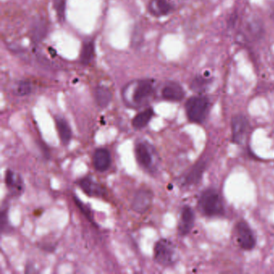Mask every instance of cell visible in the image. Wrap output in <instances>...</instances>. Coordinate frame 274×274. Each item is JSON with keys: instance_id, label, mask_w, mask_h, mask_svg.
<instances>
[{"instance_id": "6da1fadb", "label": "cell", "mask_w": 274, "mask_h": 274, "mask_svg": "<svg viewBox=\"0 0 274 274\" xmlns=\"http://www.w3.org/2000/svg\"><path fill=\"white\" fill-rule=\"evenodd\" d=\"M199 207L207 216H220L225 212L223 200L215 189L204 190L199 200Z\"/></svg>"}, {"instance_id": "7a4b0ae2", "label": "cell", "mask_w": 274, "mask_h": 274, "mask_svg": "<svg viewBox=\"0 0 274 274\" xmlns=\"http://www.w3.org/2000/svg\"><path fill=\"white\" fill-rule=\"evenodd\" d=\"M210 103L203 96L190 97L186 103V112L189 121L195 123H202L209 112Z\"/></svg>"}, {"instance_id": "3957f363", "label": "cell", "mask_w": 274, "mask_h": 274, "mask_svg": "<svg viewBox=\"0 0 274 274\" xmlns=\"http://www.w3.org/2000/svg\"><path fill=\"white\" fill-rule=\"evenodd\" d=\"M154 258L162 266H169L176 260V250L173 243L167 239L157 242L154 248Z\"/></svg>"}, {"instance_id": "277c9868", "label": "cell", "mask_w": 274, "mask_h": 274, "mask_svg": "<svg viewBox=\"0 0 274 274\" xmlns=\"http://www.w3.org/2000/svg\"><path fill=\"white\" fill-rule=\"evenodd\" d=\"M236 238L239 245L244 250H251L256 245V239L250 225L241 221L236 226Z\"/></svg>"}, {"instance_id": "5b68a950", "label": "cell", "mask_w": 274, "mask_h": 274, "mask_svg": "<svg viewBox=\"0 0 274 274\" xmlns=\"http://www.w3.org/2000/svg\"><path fill=\"white\" fill-rule=\"evenodd\" d=\"M249 120L244 115H236L232 118V131L233 142L237 144L243 143L249 131Z\"/></svg>"}, {"instance_id": "8992f818", "label": "cell", "mask_w": 274, "mask_h": 274, "mask_svg": "<svg viewBox=\"0 0 274 274\" xmlns=\"http://www.w3.org/2000/svg\"><path fill=\"white\" fill-rule=\"evenodd\" d=\"M135 156L139 163L146 169L154 166V153L148 144L146 143H139L136 145Z\"/></svg>"}, {"instance_id": "52a82bcc", "label": "cell", "mask_w": 274, "mask_h": 274, "mask_svg": "<svg viewBox=\"0 0 274 274\" xmlns=\"http://www.w3.org/2000/svg\"><path fill=\"white\" fill-rule=\"evenodd\" d=\"M153 195L151 190H139L133 198L132 207L138 213H144L151 207Z\"/></svg>"}, {"instance_id": "ba28073f", "label": "cell", "mask_w": 274, "mask_h": 274, "mask_svg": "<svg viewBox=\"0 0 274 274\" xmlns=\"http://www.w3.org/2000/svg\"><path fill=\"white\" fill-rule=\"evenodd\" d=\"M154 93V86L149 80H143L133 90L132 100L135 104H142L147 101Z\"/></svg>"}, {"instance_id": "9c48e42d", "label": "cell", "mask_w": 274, "mask_h": 274, "mask_svg": "<svg viewBox=\"0 0 274 274\" xmlns=\"http://www.w3.org/2000/svg\"><path fill=\"white\" fill-rule=\"evenodd\" d=\"M195 223L194 211L188 206H185L181 212L180 221H179V234L186 236L193 229Z\"/></svg>"}, {"instance_id": "30bf717a", "label": "cell", "mask_w": 274, "mask_h": 274, "mask_svg": "<svg viewBox=\"0 0 274 274\" xmlns=\"http://www.w3.org/2000/svg\"><path fill=\"white\" fill-rule=\"evenodd\" d=\"M94 168L100 172H105L111 165V153L105 148L96 150L93 158Z\"/></svg>"}, {"instance_id": "8fae6325", "label": "cell", "mask_w": 274, "mask_h": 274, "mask_svg": "<svg viewBox=\"0 0 274 274\" xmlns=\"http://www.w3.org/2000/svg\"><path fill=\"white\" fill-rule=\"evenodd\" d=\"M184 90L182 86L175 82H169L162 90V97L168 101H181L184 97Z\"/></svg>"}, {"instance_id": "7c38bea8", "label": "cell", "mask_w": 274, "mask_h": 274, "mask_svg": "<svg viewBox=\"0 0 274 274\" xmlns=\"http://www.w3.org/2000/svg\"><path fill=\"white\" fill-rule=\"evenodd\" d=\"M5 183L10 193L13 196H19L23 193V183L18 174L8 170L5 175Z\"/></svg>"}, {"instance_id": "4fadbf2b", "label": "cell", "mask_w": 274, "mask_h": 274, "mask_svg": "<svg viewBox=\"0 0 274 274\" xmlns=\"http://www.w3.org/2000/svg\"><path fill=\"white\" fill-rule=\"evenodd\" d=\"M79 186L88 196H102L104 194V190L101 185L96 183L95 181L90 178L80 179L79 181Z\"/></svg>"}, {"instance_id": "5bb4252c", "label": "cell", "mask_w": 274, "mask_h": 274, "mask_svg": "<svg viewBox=\"0 0 274 274\" xmlns=\"http://www.w3.org/2000/svg\"><path fill=\"white\" fill-rule=\"evenodd\" d=\"M206 163L204 161H200L190 170V172L187 174L184 178V184L194 185L197 184L202 178L204 170H205Z\"/></svg>"}, {"instance_id": "9a60e30c", "label": "cell", "mask_w": 274, "mask_h": 274, "mask_svg": "<svg viewBox=\"0 0 274 274\" xmlns=\"http://www.w3.org/2000/svg\"><path fill=\"white\" fill-rule=\"evenodd\" d=\"M48 33V26L43 19H38L33 23L31 28V38L33 42L40 43L44 40Z\"/></svg>"}, {"instance_id": "2e32d148", "label": "cell", "mask_w": 274, "mask_h": 274, "mask_svg": "<svg viewBox=\"0 0 274 274\" xmlns=\"http://www.w3.org/2000/svg\"><path fill=\"white\" fill-rule=\"evenodd\" d=\"M94 97L97 105L101 108H105L111 103L113 95L111 90L106 86H99L95 89Z\"/></svg>"}, {"instance_id": "e0dca14e", "label": "cell", "mask_w": 274, "mask_h": 274, "mask_svg": "<svg viewBox=\"0 0 274 274\" xmlns=\"http://www.w3.org/2000/svg\"><path fill=\"white\" fill-rule=\"evenodd\" d=\"M56 125L59 133L60 139L64 144H68L72 139V130L69 124L67 122L65 118L58 117L56 119Z\"/></svg>"}, {"instance_id": "ac0fdd59", "label": "cell", "mask_w": 274, "mask_h": 274, "mask_svg": "<svg viewBox=\"0 0 274 274\" xmlns=\"http://www.w3.org/2000/svg\"><path fill=\"white\" fill-rule=\"evenodd\" d=\"M149 9L155 15H167L171 12L172 5L168 0H152L149 5Z\"/></svg>"}, {"instance_id": "d6986e66", "label": "cell", "mask_w": 274, "mask_h": 274, "mask_svg": "<svg viewBox=\"0 0 274 274\" xmlns=\"http://www.w3.org/2000/svg\"><path fill=\"white\" fill-rule=\"evenodd\" d=\"M154 116V111L152 108H147L143 112L138 114L132 120V125L135 129H142L147 126Z\"/></svg>"}, {"instance_id": "ffe728a7", "label": "cell", "mask_w": 274, "mask_h": 274, "mask_svg": "<svg viewBox=\"0 0 274 274\" xmlns=\"http://www.w3.org/2000/svg\"><path fill=\"white\" fill-rule=\"evenodd\" d=\"M94 44L93 41L85 43L80 51V60L82 65H88L91 63L94 58Z\"/></svg>"}, {"instance_id": "44dd1931", "label": "cell", "mask_w": 274, "mask_h": 274, "mask_svg": "<svg viewBox=\"0 0 274 274\" xmlns=\"http://www.w3.org/2000/svg\"><path fill=\"white\" fill-rule=\"evenodd\" d=\"M32 90H33V87H32L30 82L23 80V81L19 82L16 86L15 94H17L18 96L23 97V96H27L31 94Z\"/></svg>"}, {"instance_id": "7402d4cb", "label": "cell", "mask_w": 274, "mask_h": 274, "mask_svg": "<svg viewBox=\"0 0 274 274\" xmlns=\"http://www.w3.org/2000/svg\"><path fill=\"white\" fill-rule=\"evenodd\" d=\"M207 86H208V80L203 76H197L191 82L190 87L194 91L200 93V92L204 91Z\"/></svg>"}, {"instance_id": "603a6c76", "label": "cell", "mask_w": 274, "mask_h": 274, "mask_svg": "<svg viewBox=\"0 0 274 274\" xmlns=\"http://www.w3.org/2000/svg\"><path fill=\"white\" fill-rule=\"evenodd\" d=\"M66 0H54V8L60 18H63L65 13Z\"/></svg>"}, {"instance_id": "cb8c5ba5", "label": "cell", "mask_w": 274, "mask_h": 274, "mask_svg": "<svg viewBox=\"0 0 274 274\" xmlns=\"http://www.w3.org/2000/svg\"><path fill=\"white\" fill-rule=\"evenodd\" d=\"M75 202H76V206L80 208V211L85 214V215L87 217L88 219L93 222V217H92L91 211H90V210L84 204H82L80 200H77L76 198H75Z\"/></svg>"}, {"instance_id": "d4e9b609", "label": "cell", "mask_w": 274, "mask_h": 274, "mask_svg": "<svg viewBox=\"0 0 274 274\" xmlns=\"http://www.w3.org/2000/svg\"><path fill=\"white\" fill-rule=\"evenodd\" d=\"M270 15L272 16V19H274V4H272L270 8Z\"/></svg>"}]
</instances>
